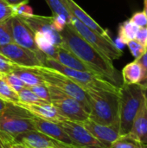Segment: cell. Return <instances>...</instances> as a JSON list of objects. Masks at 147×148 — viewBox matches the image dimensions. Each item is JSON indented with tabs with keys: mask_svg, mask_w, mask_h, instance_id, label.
<instances>
[{
	"mask_svg": "<svg viewBox=\"0 0 147 148\" xmlns=\"http://www.w3.org/2000/svg\"><path fill=\"white\" fill-rule=\"evenodd\" d=\"M59 34L62 42V47H64L76 56L94 74L118 88L122 86L123 79L121 73L114 67L113 61L87 42L70 23H67Z\"/></svg>",
	"mask_w": 147,
	"mask_h": 148,
	"instance_id": "6da1fadb",
	"label": "cell"
},
{
	"mask_svg": "<svg viewBox=\"0 0 147 148\" xmlns=\"http://www.w3.org/2000/svg\"><path fill=\"white\" fill-rule=\"evenodd\" d=\"M90 102L89 119L96 123L120 128L119 93L106 90H85Z\"/></svg>",
	"mask_w": 147,
	"mask_h": 148,
	"instance_id": "7a4b0ae2",
	"label": "cell"
},
{
	"mask_svg": "<svg viewBox=\"0 0 147 148\" xmlns=\"http://www.w3.org/2000/svg\"><path fill=\"white\" fill-rule=\"evenodd\" d=\"M120 134H127L142 104L147 100V89L139 84L123 83L120 88Z\"/></svg>",
	"mask_w": 147,
	"mask_h": 148,
	"instance_id": "3957f363",
	"label": "cell"
},
{
	"mask_svg": "<svg viewBox=\"0 0 147 148\" xmlns=\"http://www.w3.org/2000/svg\"><path fill=\"white\" fill-rule=\"evenodd\" d=\"M40 61L42 64V67L51 69L53 70H55L64 75L65 76L69 78L71 81H73L75 83H76L84 90L94 89V90H106V91H111L115 93L120 92V88L114 86L113 84L110 83L107 80L93 73L76 70L65 67L61 63H59L58 62H56L55 60L47 57L45 55L42 56Z\"/></svg>",
	"mask_w": 147,
	"mask_h": 148,
	"instance_id": "277c9868",
	"label": "cell"
},
{
	"mask_svg": "<svg viewBox=\"0 0 147 148\" xmlns=\"http://www.w3.org/2000/svg\"><path fill=\"white\" fill-rule=\"evenodd\" d=\"M29 70L33 71L34 73L37 74L43 80V82L51 87H54L66 95L73 97L76 101H78L83 108L88 113H90V102L89 98L87 94V92L81 88L80 86H78L76 83H75L73 81H71L69 78L65 76L64 75L53 70L51 69H48L45 67H30L27 68Z\"/></svg>",
	"mask_w": 147,
	"mask_h": 148,
	"instance_id": "5b68a950",
	"label": "cell"
},
{
	"mask_svg": "<svg viewBox=\"0 0 147 148\" xmlns=\"http://www.w3.org/2000/svg\"><path fill=\"white\" fill-rule=\"evenodd\" d=\"M33 114L24 108L11 102H6L0 113V133L13 139L24 132L36 130L33 124Z\"/></svg>",
	"mask_w": 147,
	"mask_h": 148,
	"instance_id": "8992f818",
	"label": "cell"
},
{
	"mask_svg": "<svg viewBox=\"0 0 147 148\" xmlns=\"http://www.w3.org/2000/svg\"><path fill=\"white\" fill-rule=\"evenodd\" d=\"M70 24L87 42L110 60H117L123 56V51L114 43L111 37H106L89 29L72 16Z\"/></svg>",
	"mask_w": 147,
	"mask_h": 148,
	"instance_id": "52a82bcc",
	"label": "cell"
},
{
	"mask_svg": "<svg viewBox=\"0 0 147 148\" xmlns=\"http://www.w3.org/2000/svg\"><path fill=\"white\" fill-rule=\"evenodd\" d=\"M48 87L51 98L50 103L58 110L65 120L75 122H82L89 119L88 113L78 101L54 87L49 85Z\"/></svg>",
	"mask_w": 147,
	"mask_h": 148,
	"instance_id": "ba28073f",
	"label": "cell"
},
{
	"mask_svg": "<svg viewBox=\"0 0 147 148\" xmlns=\"http://www.w3.org/2000/svg\"><path fill=\"white\" fill-rule=\"evenodd\" d=\"M58 125L68 135L75 147L81 148H108L96 138H94L81 124L79 122L63 121Z\"/></svg>",
	"mask_w": 147,
	"mask_h": 148,
	"instance_id": "9c48e42d",
	"label": "cell"
},
{
	"mask_svg": "<svg viewBox=\"0 0 147 148\" xmlns=\"http://www.w3.org/2000/svg\"><path fill=\"white\" fill-rule=\"evenodd\" d=\"M10 29L13 42L26 48L37 55V57L42 53L36 46L35 34L25 21L16 16L10 18Z\"/></svg>",
	"mask_w": 147,
	"mask_h": 148,
	"instance_id": "30bf717a",
	"label": "cell"
},
{
	"mask_svg": "<svg viewBox=\"0 0 147 148\" xmlns=\"http://www.w3.org/2000/svg\"><path fill=\"white\" fill-rule=\"evenodd\" d=\"M0 54L5 56L12 63L24 68L42 67L37 55L15 42L0 46Z\"/></svg>",
	"mask_w": 147,
	"mask_h": 148,
	"instance_id": "8fae6325",
	"label": "cell"
},
{
	"mask_svg": "<svg viewBox=\"0 0 147 148\" xmlns=\"http://www.w3.org/2000/svg\"><path fill=\"white\" fill-rule=\"evenodd\" d=\"M12 144H19L26 148H79L67 146L37 130L27 131L16 135Z\"/></svg>",
	"mask_w": 147,
	"mask_h": 148,
	"instance_id": "7c38bea8",
	"label": "cell"
},
{
	"mask_svg": "<svg viewBox=\"0 0 147 148\" xmlns=\"http://www.w3.org/2000/svg\"><path fill=\"white\" fill-rule=\"evenodd\" d=\"M29 26L34 33H40L46 36L53 44L62 47V42L59 32L54 26V18L52 16H42L33 15L28 18H23Z\"/></svg>",
	"mask_w": 147,
	"mask_h": 148,
	"instance_id": "4fadbf2b",
	"label": "cell"
},
{
	"mask_svg": "<svg viewBox=\"0 0 147 148\" xmlns=\"http://www.w3.org/2000/svg\"><path fill=\"white\" fill-rule=\"evenodd\" d=\"M79 123L81 124L94 138L108 148L113 142L120 136V128L117 127L101 125L91 121L90 119Z\"/></svg>",
	"mask_w": 147,
	"mask_h": 148,
	"instance_id": "5bb4252c",
	"label": "cell"
},
{
	"mask_svg": "<svg viewBox=\"0 0 147 148\" xmlns=\"http://www.w3.org/2000/svg\"><path fill=\"white\" fill-rule=\"evenodd\" d=\"M33 124L35 127V129L49 136L50 138L62 142L67 146L73 147H77L74 144V142L71 140V139L68 137V135L64 132V130L58 125V123L49 121L43 120L42 118L33 116ZM81 148V147H79Z\"/></svg>",
	"mask_w": 147,
	"mask_h": 148,
	"instance_id": "9a60e30c",
	"label": "cell"
},
{
	"mask_svg": "<svg viewBox=\"0 0 147 148\" xmlns=\"http://www.w3.org/2000/svg\"><path fill=\"white\" fill-rule=\"evenodd\" d=\"M62 2L63 3L65 8L67 9V10L72 16L78 19L81 23H82L84 25H86L89 29L98 32L99 34H101L106 37H110L107 31L105 29H103L100 24H98V23H96L74 0H62Z\"/></svg>",
	"mask_w": 147,
	"mask_h": 148,
	"instance_id": "2e32d148",
	"label": "cell"
},
{
	"mask_svg": "<svg viewBox=\"0 0 147 148\" xmlns=\"http://www.w3.org/2000/svg\"><path fill=\"white\" fill-rule=\"evenodd\" d=\"M16 104L29 111L33 115L42 118L43 120L53 121L55 123H59L61 121H65V119L60 114L58 110L51 103L44 102L41 104Z\"/></svg>",
	"mask_w": 147,
	"mask_h": 148,
	"instance_id": "e0dca14e",
	"label": "cell"
},
{
	"mask_svg": "<svg viewBox=\"0 0 147 148\" xmlns=\"http://www.w3.org/2000/svg\"><path fill=\"white\" fill-rule=\"evenodd\" d=\"M127 134L140 143L147 145V100L140 107Z\"/></svg>",
	"mask_w": 147,
	"mask_h": 148,
	"instance_id": "ac0fdd59",
	"label": "cell"
},
{
	"mask_svg": "<svg viewBox=\"0 0 147 148\" xmlns=\"http://www.w3.org/2000/svg\"><path fill=\"white\" fill-rule=\"evenodd\" d=\"M54 60H55L56 62H58L59 63H61L65 67L76 70L93 73V71L85 63H83L76 56H75L72 52H70L68 49H65L64 47H58Z\"/></svg>",
	"mask_w": 147,
	"mask_h": 148,
	"instance_id": "d6986e66",
	"label": "cell"
},
{
	"mask_svg": "<svg viewBox=\"0 0 147 148\" xmlns=\"http://www.w3.org/2000/svg\"><path fill=\"white\" fill-rule=\"evenodd\" d=\"M121 75L123 79V83L129 85L139 84L144 75L142 66L137 60H134L123 68Z\"/></svg>",
	"mask_w": 147,
	"mask_h": 148,
	"instance_id": "ffe728a7",
	"label": "cell"
},
{
	"mask_svg": "<svg viewBox=\"0 0 147 148\" xmlns=\"http://www.w3.org/2000/svg\"><path fill=\"white\" fill-rule=\"evenodd\" d=\"M12 72L16 76H18L23 82V83L26 85V87H28V88L44 83V82L41 78V76H39L37 74L34 73L33 71L29 70L27 68L20 67V66L16 65V69Z\"/></svg>",
	"mask_w": 147,
	"mask_h": 148,
	"instance_id": "44dd1931",
	"label": "cell"
},
{
	"mask_svg": "<svg viewBox=\"0 0 147 148\" xmlns=\"http://www.w3.org/2000/svg\"><path fill=\"white\" fill-rule=\"evenodd\" d=\"M139 27L133 23L131 19H128L122 23L119 28V40L120 42L126 44L128 42L135 40L139 31Z\"/></svg>",
	"mask_w": 147,
	"mask_h": 148,
	"instance_id": "7402d4cb",
	"label": "cell"
},
{
	"mask_svg": "<svg viewBox=\"0 0 147 148\" xmlns=\"http://www.w3.org/2000/svg\"><path fill=\"white\" fill-rule=\"evenodd\" d=\"M35 34V41L38 49L47 56L52 59H55L58 46L53 44L46 36L40 33H34Z\"/></svg>",
	"mask_w": 147,
	"mask_h": 148,
	"instance_id": "603a6c76",
	"label": "cell"
},
{
	"mask_svg": "<svg viewBox=\"0 0 147 148\" xmlns=\"http://www.w3.org/2000/svg\"><path fill=\"white\" fill-rule=\"evenodd\" d=\"M47 4L49 6L50 10L53 12V16H61L65 19L67 23H70L71 15L68 13L67 9L65 8L62 0H45Z\"/></svg>",
	"mask_w": 147,
	"mask_h": 148,
	"instance_id": "cb8c5ba5",
	"label": "cell"
},
{
	"mask_svg": "<svg viewBox=\"0 0 147 148\" xmlns=\"http://www.w3.org/2000/svg\"><path fill=\"white\" fill-rule=\"evenodd\" d=\"M144 144L140 143L129 134L120 135L109 148H143Z\"/></svg>",
	"mask_w": 147,
	"mask_h": 148,
	"instance_id": "d4e9b609",
	"label": "cell"
},
{
	"mask_svg": "<svg viewBox=\"0 0 147 148\" xmlns=\"http://www.w3.org/2000/svg\"><path fill=\"white\" fill-rule=\"evenodd\" d=\"M0 99L6 102H11L16 104L19 102L18 95L14 91L2 78L0 79Z\"/></svg>",
	"mask_w": 147,
	"mask_h": 148,
	"instance_id": "484cf974",
	"label": "cell"
},
{
	"mask_svg": "<svg viewBox=\"0 0 147 148\" xmlns=\"http://www.w3.org/2000/svg\"><path fill=\"white\" fill-rule=\"evenodd\" d=\"M18 98H19V102L22 104H41L44 103L46 101L41 100L38 98L28 87L24 88L22 89L20 92L17 93Z\"/></svg>",
	"mask_w": 147,
	"mask_h": 148,
	"instance_id": "4316f807",
	"label": "cell"
},
{
	"mask_svg": "<svg viewBox=\"0 0 147 148\" xmlns=\"http://www.w3.org/2000/svg\"><path fill=\"white\" fill-rule=\"evenodd\" d=\"M2 78L16 93L20 92L22 89L26 88V85L23 83V82L18 76H16L13 72L6 74V75H3Z\"/></svg>",
	"mask_w": 147,
	"mask_h": 148,
	"instance_id": "83f0119b",
	"label": "cell"
},
{
	"mask_svg": "<svg viewBox=\"0 0 147 148\" xmlns=\"http://www.w3.org/2000/svg\"><path fill=\"white\" fill-rule=\"evenodd\" d=\"M38 98H40L41 100L50 103L51 98H50V93H49V89L48 85L44 82L42 84H39V85H36L33 87H29V88Z\"/></svg>",
	"mask_w": 147,
	"mask_h": 148,
	"instance_id": "f1b7e54d",
	"label": "cell"
},
{
	"mask_svg": "<svg viewBox=\"0 0 147 148\" xmlns=\"http://www.w3.org/2000/svg\"><path fill=\"white\" fill-rule=\"evenodd\" d=\"M13 42L10 29V19L0 23V46Z\"/></svg>",
	"mask_w": 147,
	"mask_h": 148,
	"instance_id": "f546056e",
	"label": "cell"
},
{
	"mask_svg": "<svg viewBox=\"0 0 147 148\" xmlns=\"http://www.w3.org/2000/svg\"><path fill=\"white\" fill-rule=\"evenodd\" d=\"M126 45L128 46L132 55L133 56V57L135 59H139V57H141L147 50V48L143 46L142 44H140L139 42H138L136 40L128 42L126 43Z\"/></svg>",
	"mask_w": 147,
	"mask_h": 148,
	"instance_id": "4dcf8cb0",
	"label": "cell"
},
{
	"mask_svg": "<svg viewBox=\"0 0 147 148\" xmlns=\"http://www.w3.org/2000/svg\"><path fill=\"white\" fill-rule=\"evenodd\" d=\"M13 10H14V15L21 18H28L34 15L32 8L28 3H22L13 6Z\"/></svg>",
	"mask_w": 147,
	"mask_h": 148,
	"instance_id": "1f68e13d",
	"label": "cell"
},
{
	"mask_svg": "<svg viewBox=\"0 0 147 148\" xmlns=\"http://www.w3.org/2000/svg\"><path fill=\"white\" fill-rule=\"evenodd\" d=\"M14 16L13 6L10 5L4 0H0V23L10 19Z\"/></svg>",
	"mask_w": 147,
	"mask_h": 148,
	"instance_id": "d6a6232c",
	"label": "cell"
},
{
	"mask_svg": "<svg viewBox=\"0 0 147 148\" xmlns=\"http://www.w3.org/2000/svg\"><path fill=\"white\" fill-rule=\"evenodd\" d=\"M16 65L9 61L5 56L0 54V73L2 75H6L11 73L16 69Z\"/></svg>",
	"mask_w": 147,
	"mask_h": 148,
	"instance_id": "836d02e7",
	"label": "cell"
},
{
	"mask_svg": "<svg viewBox=\"0 0 147 148\" xmlns=\"http://www.w3.org/2000/svg\"><path fill=\"white\" fill-rule=\"evenodd\" d=\"M133 23H135L139 28L147 27V16L144 11L135 12L130 18Z\"/></svg>",
	"mask_w": 147,
	"mask_h": 148,
	"instance_id": "e575fe53",
	"label": "cell"
},
{
	"mask_svg": "<svg viewBox=\"0 0 147 148\" xmlns=\"http://www.w3.org/2000/svg\"><path fill=\"white\" fill-rule=\"evenodd\" d=\"M137 60L139 64L142 66L143 69V72H144V75H143V79L141 81V82L139 83V85L141 87H143L144 88L147 89V50L146 52L139 59H135Z\"/></svg>",
	"mask_w": 147,
	"mask_h": 148,
	"instance_id": "d590c367",
	"label": "cell"
},
{
	"mask_svg": "<svg viewBox=\"0 0 147 148\" xmlns=\"http://www.w3.org/2000/svg\"><path fill=\"white\" fill-rule=\"evenodd\" d=\"M135 40L147 48V27H143V28L139 29Z\"/></svg>",
	"mask_w": 147,
	"mask_h": 148,
	"instance_id": "8d00e7d4",
	"label": "cell"
},
{
	"mask_svg": "<svg viewBox=\"0 0 147 148\" xmlns=\"http://www.w3.org/2000/svg\"><path fill=\"white\" fill-rule=\"evenodd\" d=\"M4 1L11 6H16L22 3H28L29 0H4Z\"/></svg>",
	"mask_w": 147,
	"mask_h": 148,
	"instance_id": "74e56055",
	"label": "cell"
},
{
	"mask_svg": "<svg viewBox=\"0 0 147 148\" xmlns=\"http://www.w3.org/2000/svg\"><path fill=\"white\" fill-rule=\"evenodd\" d=\"M8 147L9 148H26V147H24L23 146H22V145H19V144H10V145H9V146H8Z\"/></svg>",
	"mask_w": 147,
	"mask_h": 148,
	"instance_id": "f35d334b",
	"label": "cell"
},
{
	"mask_svg": "<svg viewBox=\"0 0 147 148\" xmlns=\"http://www.w3.org/2000/svg\"><path fill=\"white\" fill-rule=\"evenodd\" d=\"M5 105H6V101H3L2 99H0V113L3 111V109L5 108Z\"/></svg>",
	"mask_w": 147,
	"mask_h": 148,
	"instance_id": "ab89813d",
	"label": "cell"
},
{
	"mask_svg": "<svg viewBox=\"0 0 147 148\" xmlns=\"http://www.w3.org/2000/svg\"><path fill=\"white\" fill-rule=\"evenodd\" d=\"M145 14L147 16V0H144V10Z\"/></svg>",
	"mask_w": 147,
	"mask_h": 148,
	"instance_id": "60d3db41",
	"label": "cell"
},
{
	"mask_svg": "<svg viewBox=\"0 0 147 148\" xmlns=\"http://www.w3.org/2000/svg\"><path fill=\"white\" fill-rule=\"evenodd\" d=\"M0 148H9V147H7L3 143V141L1 140V139H0Z\"/></svg>",
	"mask_w": 147,
	"mask_h": 148,
	"instance_id": "b9f144b4",
	"label": "cell"
},
{
	"mask_svg": "<svg viewBox=\"0 0 147 148\" xmlns=\"http://www.w3.org/2000/svg\"><path fill=\"white\" fill-rule=\"evenodd\" d=\"M143 148H147V145H145V144H144V146H143Z\"/></svg>",
	"mask_w": 147,
	"mask_h": 148,
	"instance_id": "7bdbcfd3",
	"label": "cell"
},
{
	"mask_svg": "<svg viewBox=\"0 0 147 148\" xmlns=\"http://www.w3.org/2000/svg\"><path fill=\"white\" fill-rule=\"evenodd\" d=\"M2 77H3V75H2L1 73H0V79H2Z\"/></svg>",
	"mask_w": 147,
	"mask_h": 148,
	"instance_id": "ee69618b",
	"label": "cell"
}]
</instances>
